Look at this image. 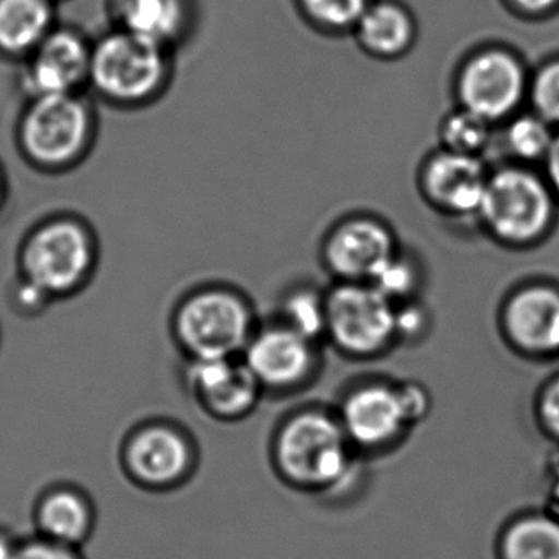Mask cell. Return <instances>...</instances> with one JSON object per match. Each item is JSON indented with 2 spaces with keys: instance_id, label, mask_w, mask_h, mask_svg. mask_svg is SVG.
Listing matches in <instances>:
<instances>
[{
  "instance_id": "ffe728a7",
  "label": "cell",
  "mask_w": 559,
  "mask_h": 559,
  "mask_svg": "<svg viewBox=\"0 0 559 559\" xmlns=\"http://www.w3.org/2000/svg\"><path fill=\"white\" fill-rule=\"evenodd\" d=\"M55 27L50 0H0V57L21 63Z\"/></svg>"
},
{
  "instance_id": "6da1fadb",
  "label": "cell",
  "mask_w": 559,
  "mask_h": 559,
  "mask_svg": "<svg viewBox=\"0 0 559 559\" xmlns=\"http://www.w3.org/2000/svg\"><path fill=\"white\" fill-rule=\"evenodd\" d=\"M355 453L336 412L322 407H304L287 415L271 441L277 476L307 493L342 489L355 467Z\"/></svg>"
},
{
  "instance_id": "83f0119b",
  "label": "cell",
  "mask_w": 559,
  "mask_h": 559,
  "mask_svg": "<svg viewBox=\"0 0 559 559\" xmlns=\"http://www.w3.org/2000/svg\"><path fill=\"white\" fill-rule=\"evenodd\" d=\"M431 326L427 307L418 299L395 304V335L397 343L420 342Z\"/></svg>"
},
{
  "instance_id": "4dcf8cb0",
  "label": "cell",
  "mask_w": 559,
  "mask_h": 559,
  "mask_svg": "<svg viewBox=\"0 0 559 559\" xmlns=\"http://www.w3.org/2000/svg\"><path fill=\"white\" fill-rule=\"evenodd\" d=\"M9 299H11L12 310L17 312L19 316L27 317V319L41 316L51 304H55L44 290L38 289L37 286L21 276H17V281L12 284Z\"/></svg>"
},
{
  "instance_id": "7a4b0ae2",
  "label": "cell",
  "mask_w": 559,
  "mask_h": 559,
  "mask_svg": "<svg viewBox=\"0 0 559 559\" xmlns=\"http://www.w3.org/2000/svg\"><path fill=\"white\" fill-rule=\"evenodd\" d=\"M99 238L86 218L55 214L35 224L19 248V276L53 302L83 293L99 266Z\"/></svg>"
},
{
  "instance_id": "ac0fdd59",
  "label": "cell",
  "mask_w": 559,
  "mask_h": 559,
  "mask_svg": "<svg viewBox=\"0 0 559 559\" xmlns=\"http://www.w3.org/2000/svg\"><path fill=\"white\" fill-rule=\"evenodd\" d=\"M352 34L369 57L399 60L417 40V22L411 9L399 0H372Z\"/></svg>"
},
{
  "instance_id": "4fadbf2b",
  "label": "cell",
  "mask_w": 559,
  "mask_h": 559,
  "mask_svg": "<svg viewBox=\"0 0 559 559\" xmlns=\"http://www.w3.org/2000/svg\"><path fill=\"white\" fill-rule=\"evenodd\" d=\"M317 343L280 320L254 330L241 359L264 394H290L306 388L319 368Z\"/></svg>"
},
{
  "instance_id": "30bf717a",
  "label": "cell",
  "mask_w": 559,
  "mask_h": 559,
  "mask_svg": "<svg viewBox=\"0 0 559 559\" xmlns=\"http://www.w3.org/2000/svg\"><path fill=\"white\" fill-rule=\"evenodd\" d=\"M336 417L356 451L389 450L415 427L402 382L369 379L343 394Z\"/></svg>"
},
{
  "instance_id": "484cf974",
  "label": "cell",
  "mask_w": 559,
  "mask_h": 559,
  "mask_svg": "<svg viewBox=\"0 0 559 559\" xmlns=\"http://www.w3.org/2000/svg\"><path fill=\"white\" fill-rule=\"evenodd\" d=\"M420 267L414 258L405 257L401 250L382 266L371 281L391 302L401 304L417 299L420 289Z\"/></svg>"
},
{
  "instance_id": "d6986e66",
  "label": "cell",
  "mask_w": 559,
  "mask_h": 559,
  "mask_svg": "<svg viewBox=\"0 0 559 559\" xmlns=\"http://www.w3.org/2000/svg\"><path fill=\"white\" fill-rule=\"evenodd\" d=\"M117 28L175 51L191 32L185 0H116Z\"/></svg>"
},
{
  "instance_id": "d6a6232c",
  "label": "cell",
  "mask_w": 559,
  "mask_h": 559,
  "mask_svg": "<svg viewBox=\"0 0 559 559\" xmlns=\"http://www.w3.org/2000/svg\"><path fill=\"white\" fill-rule=\"evenodd\" d=\"M543 168H545V175L543 176H545L546 182H548L549 188L559 201V130L555 133L551 148H549L548 155L543 162Z\"/></svg>"
},
{
  "instance_id": "d4e9b609",
  "label": "cell",
  "mask_w": 559,
  "mask_h": 559,
  "mask_svg": "<svg viewBox=\"0 0 559 559\" xmlns=\"http://www.w3.org/2000/svg\"><path fill=\"white\" fill-rule=\"evenodd\" d=\"M372 0H296L302 17L330 35L352 34Z\"/></svg>"
},
{
  "instance_id": "1f68e13d",
  "label": "cell",
  "mask_w": 559,
  "mask_h": 559,
  "mask_svg": "<svg viewBox=\"0 0 559 559\" xmlns=\"http://www.w3.org/2000/svg\"><path fill=\"white\" fill-rule=\"evenodd\" d=\"M512 14L522 19H543L555 14L559 0H502Z\"/></svg>"
},
{
  "instance_id": "7402d4cb",
  "label": "cell",
  "mask_w": 559,
  "mask_h": 559,
  "mask_svg": "<svg viewBox=\"0 0 559 559\" xmlns=\"http://www.w3.org/2000/svg\"><path fill=\"white\" fill-rule=\"evenodd\" d=\"M555 127L549 126L535 112H519L500 126L499 146L507 163L533 166L545 162L552 139Z\"/></svg>"
},
{
  "instance_id": "836d02e7",
  "label": "cell",
  "mask_w": 559,
  "mask_h": 559,
  "mask_svg": "<svg viewBox=\"0 0 559 559\" xmlns=\"http://www.w3.org/2000/svg\"><path fill=\"white\" fill-rule=\"evenodd\" d=\"M21 536L15 535L14 530L0 525V559H12L17 549Z\"/></svg>"
},
{
  "instance_id": "ba28073f",
  "label": "cell",
  "mask_w": 559,
  "mask_h": 559,
  "mask_svg": "<svg viewBox=\"0 0 559 559\" xmlns=\"http://www.w3.org/2000/svg\"><path fill=\"white\" fill-rule=\"evenodd\" d=\"M325 297V338L342 355L378 358L397 343L395 304L371 283H336Z\"/></svg>"
},
{
  "instance_id": "cb8c5ba5",
  "label": "cell",
  "mask_w": 559,
  "mask_h": 559,
  "mask_svg": "<svg viewBox=\"0 0 559 559\" xmlns=\"http://www.w3.org/2000/svg\"><path fill=\"white\" fill-rule=\"evenodd\" d=\"M280 322L319 345L326 333L325 293L309 286L294 287L281 302Z\"/></svg>"
},
{
  "instance_id": "277c9868",
  "label": "cell",
  "mask_w": 559,
  "mask_h": 559,
  "mask_svg": "<svg viewBox=\"0 0 559 559\" xmlns=\"http://www.w3.org/2000/svg\"><path fill=\"white\" fill-rule=\"evenodd\" d=\"M175 76V51L129 32L103 35L93 44L90 86L119 109H143L165 96Z\"/></svg>"
},
{
  "instance_id": "f1b7e54d",
  "label": "cell",
  "mask_w": 559,
  "mask_h": 559,
  "mask_svg": "<svg viewBox=\"0 0 559 559\" xmlns=\"http://www.w3.org/2000/svg\"><path fill=\"white\" fill-rule=\"evenodd\" d=\"M12 559H86L83 549L60 545L38 535L21 536Z\"/></svg>"
},
{
  "instance_id": "5b68a950",
  "label": "cell",
  "mask_w": 559,
  "mask_h": 559,
  "mask_svg": "<svg viewBox=\"0 0 559 559\" xmlns=\"http://www.w3.org/2000/svg\"><path fill=\"white\" fill-rule=\"evenodd\" d=\"M258 329L247 296L222 284L192 289L171 313V338L182 359L240 358Z\"/></svg>"
},
{
  "instance_id": "5bb4252c",
  "label": "cell",
  "mask_w": 559,
  "mask_h": 559,
  "mask_svg": "<svg viewBox=\"0 0 559 559\" xmlns=\"http://www.w3.org/2000/svg\"><path fill=\"white\" fill-rule=\"evenodd\" d=\"M397 251L389 225L368 215H355L329 231L322 258L336 283H371Z\"/></svg>"
},
{
  "instance_id": "e575fe53",
  "label": "cell",
  "mask_w": 559,
  "mask_h": 559,
  "mask_svg": "<svg viewBox=\"0 0 559 559\" xmlns=\"http://www.w3.org/2000/svg\"><path fill=\"white\" fill-rule=\"evenodd\" d=\"M9 199V181L8 175H5L4 168L0 165V212L8 204Z\"/></svg>"
},
{
  "instance_id": "9c48e42d",
  "label": "cell",
  "mask_w": 559,
  "mask_h": 559,
  "mask_svg": "<svg viewBox=\"0 0 559 559\" xmlns=\"http://www.w3.org/2000/svg\"><path fill=\"white\" fill-rule=\"evenodd\" d=\"M530 76L523 61L502 47L477 50L461 63L454 81L457 107L502 126L528 100Z\"/></svg>"
},
{
  "instance_id": "44dd1931",
  "label": "cell",
  "mask_w": 559,
  "mask_h": 559,
  "mask_svg": "<svg viewBox=\"0 0 559 559\" xmlns=\"http://www.w3.org/2000/svg\"><path fill=\"white\" fill-rule=\"evenodd\" d=\"M496 549L497 559H559V519L520 513L502 526Z\"/></svg>"
},
{
  "instance_id": "7c38bea8",
  "label": "cell",
  "mask_w": 559,
  "mask_h": 559,
  "mask_svg": "<svg viewBox=\"0 0 559 559\" xmlns=\"http://www.w3.org/2000/svg\"><path fill=\"white\" fill-rule=\"evenodd\" d=\"M93 44L76 28L53 32L21 61L17 84L25 100L86 93Z\"/></svg>"
},
{
  "instance_id": "3957f363",
  "label": "cell",
  "mask_w": 559,
  "mask_h": 559,
  "mask_svg": "<svg viewBox=\"0 0 559 559\" xmlns=\"http://www.w3.org/2000/svg\"><path fill=\"white\" fill-rule=\"evenodd\" d=\"M97 130L96 107L86 93L37 97L25 103L15 142L32 168L61 175L86 162L96 145Z\"/></svg>"
},
{
  "instance_id": "2e32d148",
  "label": "cell",
  "mask_w": 559,
  "mask_h": 559,
  "mask_svg": "<svg viewBox=\"0 0 559 559\" xmlns=\"http://www.w3.org/2000/svg\"><path fill=\"white\" fill-rule=\"evenodd\" d=\"M500 332L513 352L528 358L559 355V290L526 284L513 290L500 309Z\"/></svg>"
},
{
  "instance_id": "f546056e",
  "label": "cell",
  "mask_w": 559,
  "mask_h": 559,
  "mask_svg": "<svg viewBox=\"0 0 559 559\" xmlns=\"http://www.w3.org/2000/svg\"><path fill=\"white\" fill-rule=\"evenodd\" d=\"M539 428L552 440L559 441V376L549 379L538 391L535 402Z\"/></svg>"
},
{
  "instance_id": "e0dca14e",
  "label": "cell",
  "mask_w": 559,
  "mask_h": 559,
  "mask_svg": "<svg viewBox=\"0 0 559 559\" xmlns=\"http://www.w3.org/2000/svg\"><path fill=\"white\" fill-rule=\"evenodd\" d=\"M97 503L90 490L71 480H58L35 497L32 525L35 535L83 549L97 528Z\"/></svg>"
},
{
  "instance_id": "8992f818",
  "label": "cell",
  "mask_w": 559,
  "mask_h": 559,
  "mask_svg": "<svg viewBox=\"0 0 559 559\" xmlns=\"http://www.w3.org/2000/svg\"><path fill=\"white\" fill-rule=\"evenodd\" d=\"M555 192L532 166L503 163L490 169L476 221L497 243L526 248L551 230Z\"/></svg>"
},
{
  "instance_id": "603a6c76",
  "label": "cell",
  "mask_w": 559,
  "mask_h": 559,
  "mask_svg": "<svg viewBox=\"0 0 559 559\" xmlns=\"http://www.w3.org/2000/svg\"><path fill=\"white\" fill-rule=\"evenodd\" d=\"M438 139L440 148L447 152L484 158L496 140V126L463 107H456L441 120Z\"/></svg>"
},
{
  "instance_id": "4316f807",
  "label": "cell",
  "mask_w": 559,
  "mask_h": 559,
  "mask_svg": "<svg viewBox=\"0 0 559 559\" xmlns=\"http://www.w3.org/2000/svg\"><path fill=\"white\" fill-rule=\"evenodd\" d=\"M528 103L532 112L559 127V58L543 64L530 76Z\"/></svg>"
},
{
  "instance_id": "d590c367",
  "label": "cell",
  "mask_w": 559,
  "mask_h": 559,
  "mask_svg": "<svg viewBox=\"0 0 559 559\" xmlns=\"http://www.w3.org/2000/svg\"><path fill=\"white\" fill-rule=\"evenodd\" d=\"M0 342H2V332H0Z\"/></svg>"
},
{
  "instance_id": "8fae6325",
  "label": "cell",
  "mask_w": 559,
  "mask_h": 559,
  "mask_svg": "<svg viewBox=\"0 0 559 559\" xmlns=\"http://www.w3.org/2000/svg\"><path fill=\"white\" fill-rule=\"evenodd\" d=\"M181 381L195 407L221 424H235L250 417L264 395L241 356L185 359Z\"/></svg>"
},
{
  "instance_id": "52a82bcc",
  "label": "cell",
  "mask_w": 559,
  "mask_h": 559,
  "mask_svg": "<svg viewBox=\"0 0 559 559\" xmlns=\"http://www.w3.org/2000/svg\"><path fill=\"white\" fill-rule=\"evenodd\" d=\"M119 464L127 480L140 490L175 492L198 473L201 448L181 421L150 417L133 425L120 441Z\"/></svg>"
},
{
  "instance_id": "9a60e30c",
  "label": "cell",
  "mask_w": 559,
  "mask_h": 559,
  "mask_svg": "<svg viewBox=\"0 0 559 559\" xmlns=\"http://www.w3.org/2000/svg\"><path fill=\"white\" fill-rule=\"evenodd\" d=\"M486 158L440 148L421 163V198L447 217L476 218L490 175Z\"/></svg>"
}]
</instances>
